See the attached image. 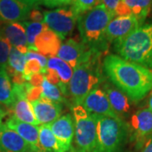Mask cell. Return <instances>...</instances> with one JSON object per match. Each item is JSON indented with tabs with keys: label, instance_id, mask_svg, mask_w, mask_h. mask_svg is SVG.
Wrapping results in <instances>:
<instances>
[{
	"label": "cell",
	"instance_id": "277c9868",
	"mask_svg": "<svg viewBox=\"0 0 152 152\" xmlns=\"http://www.w3.org/2000/svg\"><path fill=\"white\" fill-rule=\"evenodd\" d=\"M102 53L93 51L90 58L74 69L69 81V93L74 106L82 105L85 98L92 91L105 82L101 64Z\"/></svg>",
	"mask_w": 152,
	"mask_h": 152
},
{
	"label": "cell",
	"instance_id": "2e32d148",
	"mask_svg": "<svg viewBox=\"0 0 152 152\" xmlns=\"http://www.w3.org/2000/svg\"><path fill=\"white\" fill-rule=\"evenodd\" d=\"M31 8L22 0H0V22L26 21Z\"/></svg>",
	"mask_w": 152,
	"mask_h": 152
},
{
	"label": "cell",
	"instance_id": "7c38bea8",
	"mask_svg": "<svg viewBox=\"0 0 152 152\" xmlns=\"http://www.w3.org/2000/svg\"><path fill=\"white\" fill-rule=\"evenodd\" d=\"M89 113L121 118L112 108L107 94L100 88H95L85 98L81 105Z\"/></svg>",
	"mask_w": 152,
	"mask_h": 152
},
{
	"label": "cell",
	"instance_id": "ffe728a7",
	"mask_svg": "<svg viewBox=\"0 0 152 152\" xmlns=\"http://www.w3.org/2000/svg\"><path fill=\"white\" fill-rule=\"evenodd\" d=\"M103 88L112 108L119 118H123L130 111L129 99L118 88L112 86L109 83H104Z\"/></svg>",
	"mask_w": 152,
	"mask_h": 152
},
{
	"label": "cell",
	"instance_id": "e575fe53",
	"mask_svg": "<svg viewBox=\"0 0 152 152\" xmlns=\"http://www.w3.org/2000/svg\"><path fill=\"white\" fill-rule=\"evenodd\" d=\"M28 19H30L31 21L32 22H43V12H42L37 7H34L32 9H31Z\"/></svg>",
	"mask_w": 152,
	"mask_h": 152
},
{
	"label": "cell",
	"instance_id": "8fae6325",
	"mask_svg": "<svg viewBox=\"0 0 152 152\" xmlns=\"http://www.w3.org/2000/svg\"><path fill=\"white\" fill-rule=\"evenodd\" d=\"M48 125L64 151H69L70 149H72V143L75 130L73 115L67 113L60 116L58 119Z\"/></svg>",
	"mask_w": 152,
	"mask_h": 152
},
{
	"label": "cell",
	"instance_id": "74e56055",
	"mask_svg": "<svg viewBox=\"0 0 152 152\" xmlns=\"http://www.w3.org/2000/svg\"><path fill=\"white\" fill-rule=\"evenodd\" d=\"M28 7H30L31 9H32L34 7H37L40 0H22Z\"/></svg>",
	"mask_w": 152,
	"mask_h": 152
},
{
	"label": "cell",
	"instance_id": "f1b7e54d",
	"mask_svg": "<svg viewBox=\"0 0 152 152\" xmlns=\"http://www.w3.org/2000/svg\"><path fill=\"white\" fill-rule=\"evenodd\" d=\"M45 72H46V69H44L42 67L37 60L32 59L26 61L25 68H24V71H23V75L26 79V78L32 75H35V74H39V73L45 74Z\"/></svg>",
	"mask_w": 152,
	"mask_h": 152
},
{
	"label": "cell",
	"instance_id": "d4e9b609",
	"mask_svg": "<svg viewBox=\"0 0 152 152\" xmlns=\"http://www.w3.org/2000/svg\"><path fill=\"white\" fill-rule=\"evenodd\" d=\"M23 25L26 28V38H27V48L28 50L33 51L35 40L39 34L43 31L44 30L48 29V26L44 22H32V21H23Z\"/></svg>",
	"mask_w": 152,
	"mask_h": 152
},
{
	"label": "cell",
	"instance_id": "7402d4cb",
	"mask_svg": "<svg viewBox=\"0 0 152 152\" xmlns=\"http://www.w3.org/2000/svg\"><path fill=\"white\" fill-rule=\"evenodd\" d=\"M47 69L56 71L59 77L60 82L68 95V86L69 84L74 69L69 64L58 57H51L48 58Z\"/></svg>",
	"mask_w": 152,
	"mask_h": 152
},
{
	"label": "cell",
	"instance_id": "d590c367",
	"mask_svg": "<svg viewBox=\"0 0 152 152\" xmlns=\"http://www.w3.org/2000/svg\"><path fill=\"white\" fill-rule=\"evenodd\" d=\"M120 1L121 0H101L100 4H103L107 10L110 11L111 13H113L115 15V11H116V9L120 3Z\"/></svg>",
	"mask_w": 152,
	"mask_h": 152
},
{
	"label": "cell",
	"instance_id": "4316f807",
	"mask_svg": "<svg viewBox=\"0 0 152 152\" xmlns=\"http://www.w3.org/2000/svg\"><path fill=\"white\" fill-rule=\"evenodd\" d=\"M26 63V54L19 52L16 48H12L8 59V65L20 73H23Z\"/></svg>",
	"mask_w": 152,
	"mask_h": 152
},
{
	"label": "cell",
	"instance_id": "6da1fadb",
	"mask_svg": "<svg viewBox=\"0 0 152 152\" xmlns=\"http://www.w3.org/2000/svg\"><path fill=\"white\" fill-rule=\"evenodd\" d=\"M102 70L104 75L131 102H140L152 91V70L118 55H107Z\"/></svg>",
	"mask_w": 152,
	"mask_h": 152
},
{
	"label": "cell",
	"instance_id": "836d02e7",
	"mask_svg": "<svg viewBox=\"0 0 152 152\" xmlns=\"http://www.w3.org/2000/svg\"><path fill=\"white\" fill-rule=\"evenodd\" d=\"M45 80V75L43 73H39V74H35L29 76L26 78V80L34 87H40L42 86V84Z\"/></svg>",
	"mask_w": 152,
	"mask_h": 152
},
{
	"label": "cell",
	"instance_id": "f546056e",
	"mask_svg": "<svg viewBox=\"0 0 152 152\" xmlns=\"http://www.w3.org/2000/svg\"><path fill=\"white\" fill-rule=\"evenodd\" d=\"M12 46L5 40L0 39V67H6Z\"/></svg>",
	"mask_w": 152,
	"mask_h": 152
},
{
	"label": "cell",
	"instance_id": "d6986e66",
	"mask_svg": "<svg viewBox=\"0 0 152 152\" xmlns=\"http://www.w3.org/2000/svg\"><path fill=\"white\" fill-rule=\"evenodd\" d=\"M4 124L12 130L15 131L26 141L31 145L39 152H43L39 145V127L18 120L14 116L6 119Z\"/></svg>",
	"mask_w": 152,
	"mask_h": 152
},
{
	"label": "cell",
	"instance_id": "30bf717a",
	"mask_svg": "<svg viewBox=\"0 0 152 152\" xmlns=\"http://www.w3.org/2000/svg\"><path fill=\"white\" fill-rule=\"evenodd\" d=\"M93 51L88 48L81 41L79 42L74 38H69L62 43L57 56L69 64L74 69L88 59Z\"/></svg>",
	"mask_w": 152,
	"mask_h": 152
},
{
	"label": "cell",
	"instance_id": "ba28073f",
	"mask_svg": "<svg viewBox=\"0 0 152 152\" xmlns=\"http://www.w3.org/2000/svg\"><path fill=\"white\" fill-rule=\"evenodd\" d=\"M129 136L140 149L143 144L152 134V111L146 108L139 109L132 115L130 124H129Z\"/></svg>",
	"mask_w": 152,
	"mask_h": 152
},
{
	"label": "cell",
	"instance_id": "603a6c76",
	"mask_svg": "<svg viewBox=\"0 0 152 152\" xmlns=\"http://www.w3.org/2000/svg\"><path fill=\"white\" fill-rule=\"evenodd\" d=\"M39 145L43 152H64L48 124L39 127Z\"/></svg>",
	"mask_w": 152,
	"mask_h": 152
},
{
	"label": "cell",
	"instance_id": "ac0fdd59",
	"mask_svg": "<svg viewBox=\"0 0 152 152\" xmlns=\"http://www.w3.org/2000/svg\"><path fill=\"white\" fill-rule=\"evenodd\" d=\"M61 45L62 40L59 36L48 28L37 37L33 51L44 55L45 57L49 56L51 58L58 54Z\"/></svg>",
	"mask_w": 152,
	"mask_h": 152
},
{
	"label": "cell",
	"instance_id": "d6a6232c",
	"mask_svg": "<svg viewBox=\"0 0 152 152\" xmlns=\"http://www.w3.org/2000/svg\"><path fill=\"white\" fill-rule=\"evenodd\" d=\"M26 61L32 59L37 60L44 69H47L48 58H47V57H45L44 55L41 54V53H39L37 52H35V51L28 50V52L26 53Z\"/></svg>",
	"mask_w": 152,
	"mask_h": 152
},
{
	"label": "cell",
	"instance_id": "3957f363",
	"mask_svg": "<svg viewBox=\"0 0 152 152\" xmlns=\"http://www.w3.org/2000/svg\"><path fill=\"white\" fill-rule=\"evenodd\" d=\"M113 45L119 57L152 70V22L143 24Z\"/></svg>",
	"mask_w": 152,
	"mask_h": 152
},
{
	"label": "cell",
	"instance_id": "83f0119b",
	"mask_svg": "<svg viewBox=\"0 0 152 152\" xmlns=\"http://www.w3.org/2000/svg\"><path fill=\"white\" fill-rule=\"evenodd\" d=\"M100 1L101 0H75L72 4V8L80 16L100 4Z\"/></svg>",
	"mask_w": 152,
	"mask_h": 152
},
{
	"label": "cell",
	"instance_id": "9c48e42d",
	"mask_svg": "<svg viewBox=\"0 0 152 152\" xmlns=\"http://www.w3.org/2000/svg\"><path fill=\"white\" fill-rule=\"evenodd\" d=\"M142 25L134 15L114 17L107 26L106 39L109 45L118 42Z\"/></svg>",
	"mask_w": 152,
	"mask_h": 152
},
{
	"label": "cell",
	"instance_id": "4dcf8cb0",
	"mask_svg": "<svg viewBox=\"0 0 152 152\" xmlns=\"http://www.w3.org/2000/svg\"><path fill=\"white\" fill-rule=\"evenodd\" d=\"M75 0H40L39 4L54 9V8H64L65 6H69L73 4Z\"/></svg>",
	"mask_w": 152,
	"mask_h": 152
},
{
	"label": "cell",
	"instance_id": "1f68e13d",
	"mask_svg": "<svg viewBox=\"0 0 152 152\" xmlns=\"http://www.w3.org/2000/svg\"><path fill=\"white\" fill-rule=\"evenodd\" d=\"M26 96V99L30 102H33L35 101H37L38 99H40L42 96V86H31L27 82Z\"/></svg>",
	"mask_w": 152,
	"mask_h": 152
},
{
	"label": "cell",
	"instance_id": "5b68a950",
	"mask_svg": "<svg viewBox=\"0 0 152 152\" xmlns=\"http://www.w3.org/2000/svg\"><path fill=\"white\" fill-rule=\"evenodd\" d=\"M95 115L100 152H121L129 136V124L123 118Z\"/></svg>",
	"mask_w": 152,
	"mask_h": 152
},
{
	"label": "cell",
	"instance_id": "8992f818",
	"mask_svg": "<svg viewBox=\"0 0 152 152\" xmlns=\"http://www.w3.org/2000/svg\"><path fill=\"white\" fill-rule=\"evenodd\" d=\"M75 119V152H100L96 136L95 115L89 113L81 105L73 106Z\"/></svg>",
	"mask_w": 152,
	"mask_h": 152
},
{
	"label": "cell",
	"instance_id": "484cf974",
	"mask_svg": "<svg viewBox=\"0 0 152 152\" xmlns=\"http://www.w3.org/2000/svg\"><path fill=\"white\" fill-rule=\"evenodd\" d=\"M42 96H45L52 101L59 102L61 104L68 103L65 96L62 94L59 88L49 83L46 79L42 84Z\"/></svg>",
	"mask_w": 152,
	"mask_h": 152
},
{
	"label": "cell",
	"instance_id": "9a60e30c",
	"mask_svg": "<svg viewBox=\"0 0 152 152\" xmlns=\"http://www.w3.org/2000/svg\"><path fill=\"white\" fill-rule=\"evenodd\" d=\"M0 152H39L15 131L0 124Z\"/></svg>",
	"mask_w": 152,
	"mask_h": 152
},
{
	"label": "cell",
	"instance_id": "4fadbf2b",
	"mask_svg": "<svg viewBox=\"0 0 152 152\" xmlns=\"http://www.w3.org/2000/svg\"><path fill=\"white\" fill-rule=\"evenodd\" d=\"M0 39L5 40L23 54L28 52L26 32L22 22L1 23Z\"/></svg>",
	"mask_w": 152,
	"mask_h": 152
},
{
	"label": "cell",
	"instance_id": "7a4b0ae2",
	"mask_svg": "<svg viewBox=\"0 0 152 152\" xmlns=\"http://www.w3.org/2000/svg\"><path fill=\"white\" fill-rule=\"evenodd\" d=\"M115 15L103 4H98L78 18V29L81 42L88 48L103 54L109 49L106 39L107 26Z\"/></svg>",
	"mask_w": 152,
	"mask_h": 152
},
{
	"label": "cell",
	"instance_id": "e0dca14e",
	"mask_svg": "<svg viewBox=\"0 0 152 152\" xmlns=\"http://www.w3.org/2000/svg\"><path fill=\"white\" fill-rule=\"evenodd\" d=\"M152 0H121L115 11V17L134 15L144 24L151 10Z\"/></svg>",
	"mask_w": 152,
	"mask_h": 152
},
{
	"label": "cell",
	"instance_id": "8d00e7d4",
	"mask_svg": "<svg viewBox=\"0 0 152 152\" xmlns=\"http://www.w3.org/2000/svg\"><path fill=\"white\" fill-rule=\"evenodd\" d=\"M140 152H152V134L143 144Z\"/></svg>",
	"mask_w": 152,
	"mask_h": 152
},
{
	"label": "cell",
	"instance_id": "5bb4252c",
	"mask_svg": "<svg viewBox=\"0 0 152 152\" xmlns=\"http://www.w3.org/2000/svg\"><path fill=\"white\" fill-rule=\"evenodd\" d=\"M33 112L38 124L41 125L51 124L61 116L63 106L48 98L42 96L37 101L31 102Z\"/></svg>",
	"mask_w": 152,
	"mask_h": 152
},
{
	"label": "cell",
	"instance_id": "52a82bcc",
	"mask_svg": "<svg viewBox=\"0 0 152 152\" xmlns=\"http://www.w3.org/2000/svg\"><path fill=\"white\" fill-rule=\"evenodd\" d=\"M43 15L44 23L49 29L57 33L62 41L73 32L79 18L72 7L46 10L43 12Z\"/></svg>",
	"mask_w": 152,
	"mask_h": 152
},
{
	"label": "cell",
	"instance_id": "cb8c5ba5",
	"mask_svg": "<svg viewBox=\"0 0 152 152\" xmlns=\"http://www.w3.org/2000/svg\"><path fill=\"white\" fill-rule=\"evenodd\" d=\"M15 102L13 94V85L5 67H0V105L11 109Z\"/></svg>",
	"mask_w": 152,
	"mask_h": 152
},
{
	"label": "cell",
	"instance_id": "f35d334b",
	"mask_svg": "<svg viewBox=\"0 0 152 152\" xmlns=\"http://www.w3.org/2000/svg\"><path fill=\"white\" fill-rule=\"evenodd\" d=\"M147 106H148V108L150 109L151 111H152V91L150 94V96L148 98V101H147Z\"/></svg>",
	"mask_w": 152,
	"mask_h": 152
},
{
	"label": "cell",
	"instance_id": "44dd1931",
	"mask_svg": "<svg viewBox=\"0 0 152 152\" xmlns=\"http://www.w3.org/2000/svg\"><path fill=\"white\" fill-rule=\"evenodd\" d=\"M11 110L14 114L13 116L18 120L35 126L39 124L35 117L31 104L26 99V96H15V102L11 107Z\"/></svg>",
	"mask_w": 152,
	"mask_h": 152
}]
</instances>
